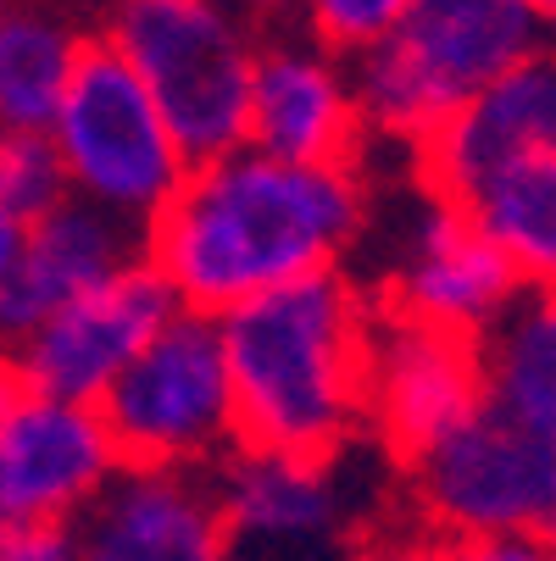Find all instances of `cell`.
Listing matches in <instances>:
<instances>
[{"mask_svg":"<svg viewBox=\"0 0 556 561\" xmlns=\"http://www.w3.org/2000/svg\"><path fill=\"white\" fill-rule=\"evenodd\" d=\"M367 217L356 162L300 168L240 145L184 173L179 195L139 233V256L179 311L217 323L273 289L340 273Z\"/></svg>","mask_w":556,"mask_h":561,"instance_id":"obj_1","label":"cell"},{"mask_svg":"<svg viewBox=\"0 0 556 561\" xmlns=\"http://www.w3.org/2000/svg\"><path fill=\"white\" fill-rule=\"evenodd\" d=\"M373 300L356 278L324 273L217 317L240 450L340 456L362 439Z\"/></svg>","mask_w":556,"mask_h":561,"instance_id":"obj_2","label":"cell"},{"mask_svg":"<svg viewBox=\"0 0 556 561\" xmlns=\"http://www.w3.org/2000/svg\"><path fill=\"white\" fill-rule=\"evenodd\" d=\"M545 45V28L518 0H412L351 56L362 134L423 150L473 95Z\"/></svg>","mask_w":556,"mask_h":561,"instance_id":"obj_3","label":"cell"},{"mask_svg":"<svg viewBox=\"0 0 556 561\" xmlns=\"http://www.w3.org/2000/svg\"><path fill=\"white\" fill-rule=\"evenodd\" d=\"M101 45L139 78L190 168L246 145L262 23L234 0H106Z\"/></svg>","mask_w":556,"mask_h":561,"instance_id":"obj_4","label":"cell"},{"mask_svg":"<svg viewBox=\"0 0 556 561\" xmlns=\"http://www.w3.org/2000/svg\"><path fill=\"white\" fill-rule=\"evenodd\" d=\"M45 150L61 179V201H78L128 233H145L179 195L190 162L150 106L139 78L95 39L45 128Z\"/></svg>","mask_w":556,"mask_h":561,"instance_id":"obj_5","label":"cell"},{"mask_svg":"<svg viewBox=\"0 0 556 561\" xmlns=\"http://www.w3.org/2000/svg\"><path fill=\"white\" fill-rule=\"evenodd\" d=\"M101 423L123 467H168V472H217L240 450L234 423L228 356L212 317L173 311L128 373L106 389Z\"/></svg>","mask_w":556,"mask_h":561,"instance_id":"obj_6","label":"cell"},{"mask_svg":"<svg viewBox=\"0 0 556 561\" xmlns=\"http://www.w3.org/2000/svg\"><path fill=\"white\" fill-rule=\"evenodd\" d=\"M418 517L456 539H540L556 550V439L512 423L490 400L407 467Z\"/></svg>","mask_w":556,"mask_h":561,"instance_id":"obj_7","label":"cell"},{"mask_svg":"<svg viewBox=\"0 0 556 561\" xmlns=\"http://www.w3.org/2000/svg\"><path fill=\"white\" fill-rule=\"evenodd\" d=\"M523 284L501 262V251L479 233L456 201L423 190L395 222L378 262V317H401L418 329H440L456 340H485Z\"/></svg>","mask_w":556,"mask_h":561,"instance_id":"obj_8","label":"cell"},{"mask_svg":"<svg viewBox=\"0 0 556 561\" xmlns=\"http://www.w3.org/2000/svg\"><path fill=\"white\" fill-rule=\"evenodd\" d=\"M173 295L139 262H128L101 289L78 295L12 351L18 383L45 400H72V407H101L106 389L128 373V362L162 334L173 317Z\"/></svg>","mask_w":556,"mask_h":561,"instance_id":"obj_9","label":"cell"},{"mask_svg":"<svg viewBox=\"0 0 556 561\" xmlns=\"http://www.w3.org/2000/svg\"><path fill=\"white\" fill-rule=\"evenodd\" d=\"M362 106L351 56L311 39L300 23L262 28L246 95V145L273 162L351 168L362 150Z\"/></svg>","mask_w":556,"mask_h":561,"instance_id":"obj_10","label":"cell"},{"mask_svg":"<svg viewBox=\"0 0 556 561\" xmlns=\"http://www.w3.org/2000/svg\"><path fill=\"white\" fill-rule=\"evenodd\" d=\"M479 407H485L479 340L418 329L401 317H373L362 434H373L384 456L412 467Z\"/></svg>","mask_w":556,"mask_h":561,"instance_id":"obj_11","label":"cell"},{"mask_svg":"<svg viewBox=\"0 0 556 561\" xmlns=\"http://www.w3.org/2000/svg\"><path fill=\"white\" fill-rule=\"evenodd\" d=\"M117 467L95 407L23 389L0 423V534H67Z\"/></svg>","mask_w":556,"mask_h":561,"instance_id":"obj_12","label":"cell"},{"mask_svg":"<svg viewBox=\"0 0 556 561\" xmlns=\"http://www.w3.org/2000/svg\"><path fill=\"white\" fill-rule=\"evenodd\" d=\"M362 450L340 456H273L234 450L212 490L228 523V545H295V539H356L362 528Z\"/></svg>","mask_w":556,"mask_h":561,"instance_id":"obj_13","label":"cell"},{"mask_svg":"<svg viewBox=\"0 0 556 561\" xmlns=\"http://www.w3.org/2000/svg\"><path fill=\"white\" fill-rule=\"evenodd\" d=\"M67 539L78 561H228L212 472L117 467Z\"/></svg>","mask_w":556,"mask_h":561,"instance_id":"obj_14","label":"cell"},{"mask_svg":"<svg viewBox=\"0 0 556 561\" xmlns=\"http://www.w3.org/2000/svg\"><path fill=\"white\" fill-rule=\"evenodd\" d=\"M556 150V45L534 50L512 72H501L490 90L473 95L423 150L418 173L423 190L445 201H467L479 184Z\"/></svg>","mask_w":556,"mask_h":561,"instance_id":"obj_15","label":"cell"},{"mask_svg":"<svg viewBox=\"0 0 556 561\" xmlns=\"http://www.w3.org/2000/svg\"><path fill=\"white\" fill-rule=\"evenodd\" d=\"M128 262H139V233L78 201H56L45 217L29 222L18 262L0 284V351L12 356L45 317L101 289Z\"/></svg>","mask_w":556,"mask_h":561,"instance_id":"obj_16","label":"cell"},{"mask_svg":"<svg viewBox=\"0 0 556 561\" xmlns=\"http://www.w3.org/2000/svg\"><path fill=\"white\" fill-rule=\"evenodd\" d=\"M90 45L84 18L67 0H12L0 18V134L45 139Z\"/></svg>","mask_w":556,"mask_h":561,"instance_id":"obj_17","label":"cell"},{"mask_svg":"<svg viewBox=\"0 0 556 561\" xmlns=\"http://www.w3.org/2000/svg\"><path fill=\"white\" fill-rule=\"evenodd\" d=\"M462 211L501 251L523 295H556V150L479 184Z\"/></svg>","mask_w":556,"mask_h":561,"instance_id":"obj_18","label":"cell"},{"mask_svg":"<svg viewBox=\"0 0 556 561\" xmlns=\"http://www.w3.org/2000/svg\"><path fill=\"white\" fill-rule=\"evenodd\" d=\"M479 362L490 407L556 439V295H518L479 340Z\"/></svg>","mask_w":556,"mask_h":561,"instance_id":"obj_19","label":"cell"},{"mask_svg":"<svg viewBox=\"0 0 556 561\" xmlns=\"http://www.w3.org/2000/svg\"><path fill=\"white\" fill-rule=\"evenodd\" d=\"M56 201H61V179H56V162H50L45 139L0 134V206H7L12 217H23V222H34Z\"/></svg>","mask_w":556,"mask_h":561,"instance_id":"obj_20","label":"cell"},{"mask_svg":"<svg viewBox=\"0 0 556 561\" xmlns=\"http://www.w3.org/2000/svg\"><path fill=\"white\" fill-rule=\"evenodd\" d=\"M412 0H300L295 18L311 39H324L329 50L340 56H356L367 50L395 18H401Z\"/></svg>","mask_w":556,"mask_h":561,"instance_id":"obj_21","label":"cell"},{"mask_svg":"<svg viewBox=\"0 0 556 561\" xmlns=\"http://www.w3.org/2000/svg\"><path fill=\"white\" fill-rule=\"evenodd\" d=\"M228 561H362V539H295V545H228Z\"/></svg>","mask_w":556,"mask_h":561,"instance_id":"obj_22","label":"cell"},{"mask_svg":"<svg viewBox=\"0 0 556 561\" xmlns=\"http://www.w3.org/2000/svg\"><path fill=\"white\" fill-rule=\"evenodd\" d=\"M440 561H556V550L540 545V539L496 534V539H456L451 556H440Z\"/></svg>","mask_w":556,"mask_h":561,"instance_id":"obj_23","label":"cell"},{"mask_svg":"<svg viewBox=\"0 0 556 561\" xmlns=\"http://www.w3.org/2000/svg\"><path fill=\"white\" fill-rule=\"evenodd\" d=\"M0 561H78L67 534H0Z\"/></svg>","mask_w":556,"mask_h":561,"instance_id":"obj_24","label":"cell"},{"mask_svg":"<svg viewBox=\"0 0 556 561\" xmlns=\"http://www.w3.org/2000/svg\"><path fill=\"white\" fill-rule=\"evenodd\" d=\"M23 233H29V222H23V217H12L7 206H0V284H7V273H12V262H18Z\"/></svg>","mask_w":556,"mask_h":561,"instance_id":"obj_25","label":"cell"},{"mask_svg":"<svg viewBox=\"0 0 556 561\" xmlns=\"http://www.w3.org/2000/svg\"><path fill=\"white\" fill-rule=\"evenodd\" d=\"M234 7H240L246 18H257L262 28H273V23L295 18V7H300V0H234Z\"/></svg>","mask_w":556,"mask_h":561,"instance_id":"obj_26","label":"cell"},{"mask_svg":"<svg viewBox=\"0 0 556 561\" xmlns=\"http://www.w3.org/2000/svg\"><path fill=\"white\" fill-rule=\"evenodd\" d=\"M18 394H23L18 367H12V356H7V351H0V423H7V412L18 407Z\"/></svg>","mask_w":556,"mask_h":561,"instance_id":"obj_27","label":"cell"},{"mask_svg":"<svg viewBox=\"0 0 556 561\" xmlns=\"http://www.w3.org/2000/svg\"><path fill=\"white\" fill-rule=\"evenodd\" d=\"M518 7H523L540 28H556V0H518Z\"/></svg>","mask_w":556,"mask_h":561,"instance_id":"obj_28","label":"cell"},{"mask_svg":"<svg viewBox=\"0 0 556 561\" xmlns=\"http://www.w3.org/2000/svg\"><path fill=\"white\" fill-rule=\"evenodd\" d=\"M362 561H440V556H429V550H373Z\"/></svg>","mask_w":556,"mask_h":561,"instance_id":"obj_29","label":"cell"},{"mask_svg":"<svg viewBox=\"0 0 556 561\" xmlns=\"http://www.w3.org/2000/svg\"><path fill=\"white\" fill-rule=\"evenodd\" d=\"M7 7H12V0H0V18H7Z\"/></svg>","mask_w":556,"mask_h":561,"instance_id":"obj_30","label":"cell"}]
</instances>
